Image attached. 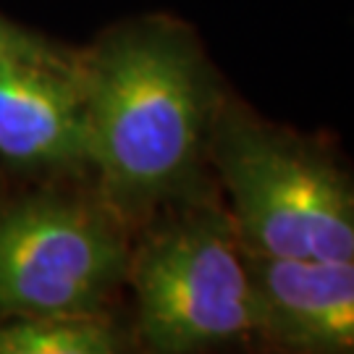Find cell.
I'll return each instance as SVG.
<instances>
[{
  "mask_svg": "<svg viewBox=\"0 0 354 354\" xmlns=\"http://www.w3.org/2000/svg\"><path fill=\"white\" fill-rule=\"evenodd\" d=\"M87 163L118 213H147L192 187L218 100L213 74L184 26L145 19L82 55Z\"/></svg>",
  "mask_w": 354,
  "mask_h": 354,
  "instance_id": "6da1fadb",
  "label": "cell"
},
{
  "mask_svg": "<svg viewBox=\"0 0 354 354\" xmlns=\"http://www.w3.org/2000/svg\"><path fill=\"white\" fill-rule=\"evenodd\" d=\"M207 152L247 252L279 260L354 257V174L328 152L234 105L218 108Z\"/></svg>",
  "mask_w": 354,
  "mask_h": 354,
  "instance_id": "7a4b0ae2",
  "label": "cell"
},
{
  "mask_svg": "<svg viewBox=\"0 0 354 354\" xmlns=\"http://www.w3.org/2000/svg\"><path fill=\"white\" fill-rule=\"evenodd\" d=\"M127 276L152 352H203L260 333L244 247L221 210L192 207L165 221L129 257Z\"/></svg>",
  "mask_w": 354,
  "mask_h": 354,
  "instance_id": "3957f363",
  "label": "cell"
},
{
  "mask_svg": "<svg viewBox=\"0 0 354 354\" xmlns=\"http://www.w3.org/2000/svg\"><path fill=\"white\" fill-rule=\"evenodd\" d=\"M105 207L35 194L0 207V315H100L129 273Z\"/></svg>",
  "mask_w": 354,
  "mask_h": 354,
  "instance_id": "277c9868",
  "label": "cell"
},
{
  "mask_svg": "<svg viewBox=\"0 0 354 354\" xmlns=\"http://www.w3.org/2000/svg\"><path fill=\"white\" fill-rule=\"evenodd\" d=\"M0 155L24 165L87 163L82 55L0 66Z\"/></svg>",
  "mask_w": 354,
  "mask_h": 354,
  "instance_id": "5b68a950",
  "label": "cell"
},
{
  "mask_svg": "<svg viewBox=\"0 0 354 354\" xmlns=\"http://www.w3.org/2000/svg\"><path fill=\"white\" fill-rule=\"evenodd\" d=\"M260 333L297 352L354 354V257L279 260L244 250Z\"/></svg>",
  "mask_w": 354,
  "mask_h": 354,
  "instance_id": "8992f818",
  "label": "cell"
},
{
  "mask_svg": "<svg viewBox=\"0 0 354 354\" xmlns=\"http://www.w3.org/2000/svg\"><path fill=\"white\" fill-rule=\"evenodd\" d=\"M121 346L100 315H19L0 323V354H113Z\"/></svg>",
  "mask_w": 354,
  "mask_h": 354,
  "instance_id": "52a82bcc",
  "label": "cell"
},
{
  "mask_svg": "<svg viewBox=\"0 0 354 354\" xmlns=\"http://www.w3.org/2000/svg\"><path fill=\"white\" fill-rule=\"evenodd\" d=\"M64 53L61 48H53L48 39L26 32L21 26L11 24L0 16V66L16 64V61H39V58H53Z\"/></svg>",
  "mask_w": 354,
  "mask_h": 354,
  "instance_id": "ba28073f",
  "label": "cell"
}]
</instances>
